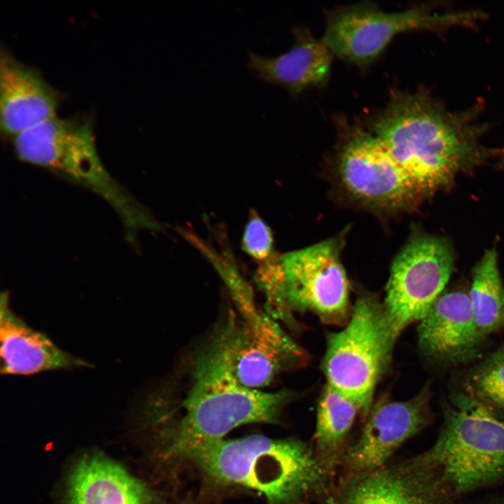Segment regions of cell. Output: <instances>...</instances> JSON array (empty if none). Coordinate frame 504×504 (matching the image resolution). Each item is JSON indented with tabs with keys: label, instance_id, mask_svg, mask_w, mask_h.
Returning a JSON list of instances; mask_svg holds the SVG:
<instances>
[{
	"label": "cell",
	"instance_id": "7c38bea8",
	"mask_svg": "<svg viewBox=\"0 0 504 504\" xmlns=\"http://www.w3.org/2000/svg\"><path fill=\"white\" fill-rule=\"evenodd\" d=\"M449 493L417 456L341 475L325 504H443Z\"/></svg>",
	"mask_w": 504,
	"mask_h": 504
},
{
	"label": "cell",
	"instance_id": "d6986e66",
	"mask_svg": "<svg viewBox=\"0 0 504 504\" xmlns=\"http://www.w3.org/2000/svg\"><path fill=\"white\" fill-rule=\"evenodd\" d=\"M358 413L360 409L354 401L329 384L325 385L318 402L312 445L321 463L335 476Z\"/></svg>",
	"mask_w": 504,
	"mask_h": 504
},
{
	"label": "cell",
	"instance_id": "30bf717a",
	"mask_svg": "<svg viewBox=\"0 0 504 504\" xmlns=\"http://www.w3.org/2000/svg\"><path fill=\"white\" fill-rule=\"evenodd\" d=\"M430 394L426 385L407 400H382L372 407L360 436L342 458L340 475L373 471L390 463L404 442L431 422Z\"/></svg>",
	"mask_w": 504,
	"mask_h": 504
},
{
	"label": "cell",
	"instance_id": "ffe728a7",
	"mask_svg": "<svg viewBox=\"0 0 504 504\" xmlns=\"http://www.w3.org/2000/svg\"><path fill=\"white\" fill-rule=\"evenodd\" d=\"M478 332L482 339L504 325V287L496 249H488L476 264L468 293Z\"/></svg>",
	"mask_w": 504,
	"mask_h": 504
},
{
	"label": "cell",
	"instance_id": "2e32d148",
	"mask_svg": "<svg viewBox=\"0 0 504 504\" xmlns=\"http://www.w3.org/2000/svg\"><path fill=\"white\" fill-rule=\"evenodd\" d=\"M56 92L6 52L0 57V125L15 136L56 116Z\"/></svg>",
	"mask_w": 504,
	"mask_h": 504
},
{
	"label": "cell",
	"instance_id": "7402d4cb",
	"mask_svg": "<svg viewBox=\"0 0 504 504\" xmlns=\"http://www.w3.org/2000/svg\"><path fill=\"white\" fill-rule=\"evenodd\" d=\"M272 233L269 226L260 217H252L243 234L244 251L251 257L264 261L272 255Z\"/></svg>",
	"mask_w": 504,
	"mask_h": 504
},
{
	"label": "cell",
	"instance_id": "ba28073f",
	"mask_svg": "<svg viewBox=\"0 0 504 504\" xmlns=\"http://www.w3.org/2000/svg\"><path fill=\"white\" fill-rule=\"evenodd\" d=\"M453 270L454 255L447 241L418 235L407 242L393 262L382 303L396 339L407 326L427 314Z\"/></svg>",
	"mask_w": 504,
	"mask_h": 504
},
{
	"label": "cell",
	"instance_id": "52a82bcc",
	"mask_svg": "<svg viewBox=\"0 0 504 504\" xmlns=\"http://www.w3.org/2000/svg\"><path fill=\"white\" fill-rule=\"evenodd\" d=\"M480 17L476 12L436 13L421 7L388 13L363 3L331 12L321 41L340 59L363 66L400 33L471 24Z\"/></svg>",
	"mask_w": 504,
	"mask_h": 504
},
{
	"label": "cell",
	"instance_id": "ac0fdd59",
	"mask_svg": "<svg viewBox=\"0 0 504 504\" xmlns=\"http://www.w3.org/2000/svg\"><path fill=\"white\" fill-rule=\"evenodd\" d=\"M143 484L117 463L101 455L83 457L69 483L67 504H144Z\"/></svg>",
	"mask_w": 504,
	"mask_h": 504
},
{
	"label": "cell",
	"instance_id": "7a4b0ae2",
	"mask_svg": "<svg viewBox=\"0 0 504 504\" xmlns=\"http://www.w3.org/2000/svg\"><path fill=\"white\" fill-rule=\"evenodd\" d=\"M373 129L421 197L446 188L484 152L481 125L423 92L394 94Z\"/></svg>",
	"mask_w": 504,
	"mask_h": 504
},
{
	"label": "cell",
	"instance_id": "9c48e42d",
	"mask_svg": "<svg viewBox=\"0 0 504 504\" xmlns=\"http://www.w3.org/2000/svg\"><path fill=\"white\" fill-rule=\"evenodd\" d=\"M14 147L22 161L54 171L100 197L116 186L98 155L88 121L56 115L15 136Z\"/></svg>",
	"mask_w": 504,
	"mask_h": 504
},
{
	"label": "cell",
	"instance_id": "5b68a950",
	"mask_svg": "<svg viewBox=\"0 0 504 504\" xmlns=\"http://www.w3.org/2000/svg\"><path fill=\"white\" fill-rule=\"evenodd\" d=\"M396 340L382 303L370 295L360 297L344 328L328 336L322 363L326 384L354 401L365 420Z\"/></svg>",
	"mask_w": 504,
	"mask_h": 504
},
{
	"label": "cell",
	"instance_id": "8fae6325",
	"mask_svg": "<svg viewBox=\"0 0 504 504\" xmlns=\"http://www.w3.org/2000/svg\"><path fill=\"white\" fill-rule=\"evenodd\" d=\"M340 174L346 189L370 206L397 209L420 195L374 134L356 130L344 146Z\"/></svg>",
	"mask_w": 504,
	"mask_h": 504
},
{
	"label": "cell",
	"instance_id": "277c9868",
	"mask_svg": "<svg viewBox=\"0 0 504 504\" xmlns=\"http://www.w3.org/2000/svg\"><path fill=\"white\" fill-rule=\"evenodd\" d=\"M451 398L436 442L418 458L450 494L504 479V423L463 391Z\"/></svg>",
	"mask_w": 504,
	"mask_h": 504
},
{
	"label": "cell",
	"instance_id": "8992f818",
	"mask_svg": "<svg viewBox=\"0 0 504 504\" xmlns=\"http://www.w3.org/2000/svg\"><path fill=\"white\" fill-rule=\"evenodd\" d=\"M340 246L331 239L280 256L283 278L274 318L291 323L295 312H309L326 323L349 319V284Z\"/></svg>",
	"mask_w": 504,
	"mask_h": 504
},
{
	"label": "cell",
	"instance_id": "603a6c76",
	"mask_svg": "<svg viewBox=\"0 0 504 504\" xmlns=\"http://www.w3.org/2000/svg\"><path fill=\"white\" fill-rule=\"evenodd\" d=\"M504 504V503H503Z\"/></svg>",
	"mask_w": 504,
	"mask_h": 504
},
{
	"label": "cell",
	"instance_id": "5bb4252c",
	"mask_svg": "<svg viewBox=\"0 0 504 504\" xmlns=\"http://www.w3.org/2000/svg\"><path fill=\"white\" fill-rule=\"evenodd\" d=\"M419 347L442 366L463 364L477 355L484 339L475 323L468 293H442L417 327Z\"/></svg>",
	"mask_w": 504,
	"mask_h": 504
},
{
	"label": "cell",
	"instance_id": "4fadbf2b",
	"mask_svg": "<svg viewBox=\"0 0 504 504\" xmlns=\"http://www.w3.org/2000/svg\"><path fill=\"white\" fill-rule=\"evenodd\" d=\"M242 316L235 340L234 373L244 386L261 390L283 370L303 360L304 352L269 316L256 310Z\"/></svg>",
	"mask_w": 504,
	"mask_h": 504
},
{
	"label": "cell",
	"instance_id": "3957f363",
	"mask_svg": "<svg viewBox=\"0 0 504 504\" xmlns=\"http://www.w3.org/2000/svg\"><path fill=\"white\" fill-rule=\"evenodd\" d=\"M182 458L215 482L260 493L269 504H325L336 481L312 445L293 438L222 439Z\"/></svg>",
	"mask_w": 504,
	"mask_h": 504
},
{
	"label": "cell",
	"instance_id": "6da1fadb",
	"mask_svg": "<svg viewBox=\"0 0 504 504\" xmlns=\"http://www.w3.org/2000/svg\"><path fill=\"white\" fill-rule=\"evenodd\" d=\"M239 318L230 310L192 356L186 386L174 395L160 388L148 397L150 413L171 419L169 453L183 457L189 451L222 439L237 426L276 424L292 393L265 392L241 385L234 370Z\"/></svg>",
	"mask_w": 504,
	"mask_h": 504
},
{
	"label": "cell",
	"instance_id": "e0dca14e",
	"mask_svg": "<svg viewBox=\"0 0 504 504\" xmlns=\"http://www.w3.org/2000/svg\"><path fill=\"white\" fill-rule=\"evenodd\" d=\"M295 43L285 53L267 57L248 51L247 68L264 83L284 88L293 96L324 84L329 78L332 52L304 28L293 29Z\"/></svg>",
	"mask_w": 504,
	"mask_h": 504
},
{
	"label": "cell",
	"instance_id": "44dd1931",
	"mask_svg": "<svg viewBox=\"0 0 504 504\" xmlns=\"http://www.w3.org/2000/svg\"><path fill=\"white\" fill-rule=\"evenodd\" d=\"M463 388L496 416L504 412V343L467 373Z\"/></svg>",
	"mask_w": 504,
	"mask_h": 504
},
{
	"label": "cell",
	"instance_id": "9a60e30c",
	"mask_svg": "<svg viewBox=\"0 0 504 504\" xmlns=\"http://www.w3.org/2000/svg\"><path fill=\"white\" fill-rule=\"evenodd\" d=\"M0 340L2 374L31 375L92 366L59 348L48 335L16 315L8 291L2 292L0 298Z\"/></svg>",
	"mask_w": 504,
	"mask_h": 504
}]
</instances>
